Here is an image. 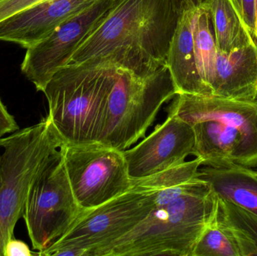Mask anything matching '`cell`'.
<instances>
[{
    "instance_id": "cell-1",
    "label": "cell",
    "mask_w": 257,
    "mask_h": 256,
    "mask_svg": "<svg viewBox=\"0 0 257 256\" xmlns=\"http://www.w3.org/2000/svg\"><path fill=\"white\" fill-rule=\"evenodd\" d=\"M180 13L171 0H123L87 36L69 64L105 57L146 75L166 66Z\"/></svg>"
},
{
    "instance_id": "cell-2",
    "label": "cell",
    "mask_w": 257,
    "mask_h": 256,
    "mask_svg": "<svg viewBox=\"0 0 257 256\" xmlns=\"http://www.w3.org/2000/svg\"><path fill=\"white\" fill-rule=\"evenodd\" d=\"M167 111L191 125L202 165L257 168V99L178 93Z\"/></svg>"
},
{
    "instance_id": "cell-3",
    "label": "cell",
    "mask_w": 257,
    "mask_h": 256,
    "mask_svg": "<svg viewBox=\"0 0 257 256\" xmlns=\"http://www.w3.org/2000/svg\"><path fill=\"white\" fill-rule=\"evenodd\" d=\"M119 66L104 57L59 69L42 93L53 125L66 144L98 142Z\"/></svg>"
},
{
    "instance_id": "cell-4",
    "label": "cell",
    "mask_w": 257,
    "mask_h": 256,
    "mask_svg": "<svg viewBox=\"0 0 257 256\" xmlns=\"http://www.w3.org/2000/svg\"><path fill=\"white\" fill-rule=\"evenodd\" d=\"M215 195L210 190L154 207L133 230L95 256H193L212 219Z\"/></svg>"
},
{
    "instance_id": "cell-5",
    "label": "cell",
    "mask_w": 257,
    "mask_h": 256,
    "mask_svg": "<svg viewBox=\"0 0 257 256\" xmlns=\"http://www.w3.org/2000/svg\"><path fill=\"white\" fill-rule=\"evenodd\" d=\"M65 144L48 115L0 139V256L23 218L32 184Z\"/></svg>"
},
{
    "instance_id": "cell-6",
    "label": "cell",
    "mask_w": 257,
    "mask_h": 256,
    "mask_svg": "<svg viewBox=\"0 0 257 256\" xmlns=\"http://www.w3.org/2000/svg\"><path fill=\"white\" fill-rule=\"evenodd\" d=\"M177 94L167 66L146 75L119 68L98 142L121 151L130 148L145 138L161 107Z\"/></svg>"
},
{
    "instance_id": "cell-7",
    "label": "cell",
    "mask_w": 257,
    "mask_h": 256,
    "mask_svg": "<svg viewBox=\"0 0 257 256\" xmlns=\"http://www.w3.org/2000/svg\"><path fill=\"white\" fill-rule=\"evenodd\" d=\"M154 194L132 188L126 193L84 210L73 226L40 256H95L123 237L154 208Z\"/></svg>"
},
{
    "instance_id": "cell-8",
    "label": "cell",
    "mask_w": 257,
    "mask_h": 256,
    "mask_svg": "<svg viewBox=\"0 0 257 256\" xmlns=\"http://www.w3.org/2000/svg\"><path fill=\"white\" fill-rule=\"evenodd\" d=\"M63 147L33 182L24 207L23 218L37 255L63 237L84 212L69 182Z\"/></svg>"
},
{
    "instance_id": "cell-9",
    "label": "cell",
    "mask_w": 257,
    "mask_h": 256,
    "mask_svg": "<svg viewBox=\"0 0 257 256\" xmlns=\"http://www.w3.org/2000/svg\"><path fill=\"white\" fill-rule=\"evenodd\" d=\"M63 154L72 191L83 210L99 207L132 189L123 151L93 142L66 144Z\"/></svg>"
},
{
    "instance_id": "cell-10",
    "label": "cell",
    "mask_w": 257,
    "mask_h": 256,
    "mask_svg": "<svg viewBox=\"0 0 257 256\" xmlns=\"http://www.w3.org/2000/svg\"><path fill=\"white\" fill-rule=\"evenodd\" d=\"M123 0H101L64 21L43 40L27 49L21 63L24 76L43 92L53 75L67 66L81 42Z\"/></svg>"
},
{
    "instance_id": "cell-11",
    "label": "cell",
    "mask_w": 257,
    "mask_h": 256,
    "mask_svg": "<svg viewBox=\"0 0 257 256\" xmlns=\"http://www.w3.org/2000/svg\"><path fill=\"white\" fill-rule=\"evenodd\" d=\"M194 146L191 125L168 114L166 121L152 133L133 148L123 150L130 177L144 178L180 165L193 155Z\"/></svg>"
},
{
    "instance_id": "cell-12",
    "label": "cell",
    "mask_w": 257,
    "mask_h": 256,
    "mask_svg": "<svg viewBox=\"0 0 257 256\" xmlns=\"http://www.w3.org/2000/svg\"><path fill=\"white\" fill-rule=\"evenodd\" d=\"M101 0H44L0 23V41L28 49L57 27Z\"/></svg>"
},
{
    "instance_id": "cell-13",
    "label": "cell",
    "mask_w": 257,
    "mask_h": 256,
    "mask_svg": "<svg viewBox=\"0 0 257 256\" xmlns=\"http://www.w3.org/2000/svg\"><path fill=\"white\" fill-rule=\"evenodd\" d=\"M213 96L257 99V45L248 44L228 52L217 50Z\"/></svg>"
},
{
    "instance_id": "cell-14",
    "label": "cell",
    "mask_w": 257,
    "mask_h": 256,
    "mask_svg": "<svg viewBox=\"0 0 257 256\" xmlns=\"http://www.w3.org/2000/svg\"><path fill=\"white\" fill-rule=\"evenodd\" d=\"M198 6H187L180 14L168 51L166 66L172 75L178 94H203L193 45V24Z\"/></svg>"
},
{
    "instance_id": "cell-15",
    "label": "cell",
    "mask_w": 257,
    "mask_h": 256,
    "mask_svg": "<svg viewBox=\"0 0 257 256\" xmlns=\"http://www.w3.org/2000/svg\"><path fill=\"white\" fill-rule=\"evenodd\" d=\"M200 159L196 158L161 172L141 179H132V188L154 194L155 207L166 205L187 195L210 190L208 183L199 177Z\"/></svg>"
},
{
    "instance_id": "cell-16",
    "label": "cell",
    "mask_w": 257,
    "mask_h": 256,
    "mask_svg": "<svg viewBox=\"0 0 257 256\" xmlns=\"http://www.w3.org/2000/svg\"><path fill=\"white\" fill-rule=\"evenodd\" d=\"M205 180L220 198L257 215V172L254 168L232 165L205 166L199 169Z\"/></svg>"
},
{
    "instance_id": "cell-17",
    "label": "cell",
    "mask_w": 257,
    "mask_h": 256,
    "mask_svg": "<svg viewBox=\"0 0 257 256\" xmlns=\"http://www.w3.org/2000/svg\"><path fill=\"white\" fill-rule=\"evenodd\" d=\"M205 3L218 51L228 52L248 44L256 45L234 0H206Z\"/></svg>"
},
{
    "instance_id": "cell-18",
    "label": "cell",
    "mask_w": 257,
    "mask_h": 256,
    "mask_svg": "<svg viewBox=\"0 0 257 256\" xmlns=\"http://www.w3.org/2000/svg\"><path fill=\"white\" fill-rule=\"evenodd\" d=\"M215 201L214 220L232 237L240 255H257V215L216 195Z\"/></svg>"
},
{
    "instance_id": "cell-19",
    "label": "cell",
    "mask_w": 257,
    "mask_h": 256,
    "mask_svg": "<svg viewBox=\"0 0 257 256\" xmlns=\"http://www.w3.org/2000/svg\"><path fill=\"white\" fill-rule=\"evenodd\" d=\"M211 26V17L205 2L198 6L193 24L195 58L203 87L201 96H212L215 81L217 48Z\"/></svg>"
},
{
    "instance_id": "cell-20",
    "label": "cell",
    "mask_w": 257,
    "mask_h": 256,
    "mask_svg": "<svg viewBox=\"0 0 257 256\" xmlns=\"http://www.w3.org/2000/svg\"><path fill=\"white\" fill-rule=\"evenodd\" d=\"M193 256L241 255L232 237L217 225L213 216L196 243Z\"/></svg>"
},
{
    "instance_id": "cell-21",
    "label": "cell",
    "mask_w": 257,
    "mask_h": 256,
    "mask_svg": "<svg viewBox=\"0 0 257 256\" xmlns=\"http://www.w3.org/2000/svg\"><path fill=\"white\" fill-rule=\"evenodd\" d=\"M44 0H0V23Z\"/></svg>"
},
{
    "instance_id": "cell-22",
    "label": "cell",
    "mask_w": 257,
    "mask_h": 256,
    "mask_svg": "<svg viewBox=\"0 0 257 256\" xmlns=\"http://www.w3.org/2000/svg\"><path fill=\"white\" fill-rule=\"evenodd\" d=\"M234 2L257 45L255 36V0H234Z\"/></svg>"
},
{
    "instance_id": "cell-23",
    "label": "cell",
    "mask_w": 257,
    "mask_h": 256,
    "mask_svg": "<svg viewBox=\"0 0 257 256\" xmlns=\"http://www.w3.org/2000/svg\"><path fill=\"white\" fill-rule=\"evenodd\" d=\"M15 117L8 111L6 105L0 98V139L8 134H12L19 130Z\"/></svg>"
},
{
    "instance_id": "cell-24",
    "label": "cell",
    "mask_w": 257,
    "mask_h": 256,
    "mask_svg": "<svg viewBox=\"0 0 257 256\" xmlns=\"http://www.w3.org/2000/svg\"><path fill=\"white\" fill-rule=\"evenodd\" d=\"M37 252H33L25 242L15 239H9L5 245L3 256H33Z\"/></svg>"
},
{
    "instance_id": "cell-25",
    "label": "cell",
    "mask_w": 257,
    "mask_h": 256,
    "mask_svg": "<svg viewBox=\"0 0 257 256\" xmlns=\"http://www.w3.org/2000/svg\"><path fill=\"white\" fill-rule=\"evenodd\" d=\"M171 1L172 2L178 12L181 14V12L187 6H192V5L200 6L206 0H171Z\"/></svg>"
},
{
    "instance_id": "cell-26",
    "label": "cell",
    "mask_w": 257,
    "mask_h": 256,
    "mask_svg": "<svg viewBox=\"0 0 257 256\" xmlns=\"http://www.w3.org/2000/svg\"><path fill=\"white\" fill-rule=\"evenodd\" d=\"M255 36L257 42V0H255Z\"/></svg>"
},
{
    "instance_id": "cell-27",
    "label": "cell",
    "mask_w": 257,
    "mask_h": 256,
    "mask_svg": "<svg viewBox=\"0 0 257 256\" xmlns=\"http://www.w3.org/2000/svg\"><path fill=\"white\" fill-rule=\"evenodd\" d=\"M0 153H1V146H0Z\"/></svg>"
},
{
    "instance_id": "cell-28",
    "label": "cell",
    "mask_w": 257,
    "mask_h": 256,
    "mask_svg": "<svg viewBox=\"0 0 257 256\" xmlns=\"http://www.w3.org/2000/svg\"><path fill=\"white\" fill-rule=\"evenodd\" d=\"M254 169H255V171H256V172H257V168H254Z\"/></svg>"
}]
</instances>
